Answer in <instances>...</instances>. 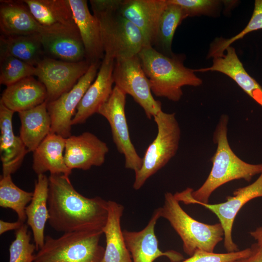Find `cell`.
I'll list each match as a JSON object with an SVG mask.
<instances>
[{"mask_svg": "<svg viewBox=\"0 0 262 262\" xmlns=\"http://www.w3.org/2000/svg\"><path fill=\"white\" fill-rule=\"evenodd\" d=\"M115 60L103 58L94 82L79 103L71 122L72 126L84 123L98 111L112 93Z\"/></svg>", "mask_w": 262, "mask_h": 262, "instance_id": "17", "label": "cell"}, {"mask_svg": "<svg viewBox=\"0 0 262 262\" xmlns=\"http://www.w3.org/2000/svg\"><path fill=\"white\" fill-rule=\"evenodd\" d=\"M48 192L49 177L44 174L37 175L32 199L25 209L27 224L32 230L37 251L44 244L45 228L49 217L48 208Z\"/></svg>", "mask_w": 262, "mask_h": 262, "instance_id": "25", "label": "cell"}, {"mask_svg": "<svg viewBox=\"0 0 262 262\" xmlns=\"http://www.w3.org/2000/svg\"><path fill=\"white\" fill-rule=\"evenodd\" d=\"M233 195L227 196L226 201L220 203H195L207 208L218 217L223 229L224 246L227 252L239 250L232 239L233 223L238 212L246 203L254 198L262 197V172L254 182L236 189Z\"/></svg>", "mask_w": 262, "mask_h": 262, "instance_id": "13", "label": "cell"}, {"mask_svg": "<svg viewBox=\"0 0 262 262\" xmlns=\"http://www.w3.org/2000/svg\"><path fill=\"white\" fill-rule=\"evenodd\" d=\"M126 99V94L115 86L110 97L97 113L108 121L114 142L118 152L124 156L125 167L135 173L141 167L142 158L137 152L130 136L125 110Z\"/></svg>", "mask_w": 262, "mask_h": 262, "instance_id": "9", "label": "cell"}, {"mask_svg": "<svg viewBox=\"0 0 262 262\" xmlns=\"http://www.w3.org/2000/svg\"><path fill=\"white\" fill-rule=\"evenodd\" d=\"M251 250V247L235 252L221 253L197 250L189 258L180 262H233L249 255Z\"/></svg>", "mask_w": 262, "mask_h": 262, "instance_id": "34", "label": "cell"}, {"mask_svg": "<svg viewBox=\"0 0 262 262\" xmlns=\"http://www.w3.org/2000/svg\"><path fill=\"white\" fill-rule=\"evenodd\" d=\"M48 208L49 224L63 233L102 231L108 214V201L82 196L75 189L69 176L64 174L49 177Z\"/></svg>", "mask_w": 262, "mask_h": 262, "instance_id": "1", "label": "cell"}, {"mask_svg": "<svg viewBox=\"0 0 262 262\" xmlns=\"http://www.w3.org/2000/svg\"><path fill=\"white\" fill-rule=\"evenodd\" d=\"M161 217L160 208L154 211L147 225L138 231L124 230L127 247L133 262H153L157 258L164 256L171 262H180L183 255L173 250L163 251L159 247L158 240L155 233V227Z\"/></svg>", "mask_w": 262, "mask_h": 262, "instance_id": "14", "label": "cell"}, {"mask_svg": "<svg viewBox=\"0 0 262 262\" xmlns=\"http://www.w3.org/2000/svg\"><path fill=\"white\" fill-rule=\"evenodd\" d=\"M138 56L156 97L178 101L183 95L182 87L198 86L202 83L194 69L184 66L181 56L165 55L151 46L145 47Z\"/></svg>", "mask_w": 262, "mask_h": 262, "instance_id": "4", "label": "cell"}, {"mask_svg": "<svg viewBox=\"0 0 262 262\" xmlns=\"http://www.w3.org/2000/svg\"><path fill=\"white\" fill-rule=\"evenodd\" d=\"M47 99L44 85L33 76H29L6 86L0 101L9 109L18 113L39 105Z\"/></svg>", "mask_w": 262, "mask_h": 262, "instance_id": "21", "label": "cell"}, {"mask_svg": "<svg viewBox=\"0 0 262 262\" xmlns=\"http://www.w3.org/2000/svg\"><path fill=\"white\" fill-rule=\"evenodd\" d=\"M0 83L8 86L35 75V67L6 53H0Z\"/></svg>", "mask_w": 262, "mask_h": 262, "instance_id": "31", "label": "cell"}, {"mask_svg": "<svg viewBox=\"0 0 262 262\" xmlns=\"http://www.w3.org/2000/svg\"><path fill=\"white\" fill-rule=\"evenodd\" d=\"M260 29H262V0H256L252 15L246 27L230 38H216L211 45L208 57L213 58L223 56L226 49L232 43L242 38L246 34Z\"/></svg>", "mask_w": 262, "mask_h": 262, "instance_id": "32", "label": "cell"}, {"mask_svg": "<svg viewBox=\"0 0 262 262\" xmlns=\"http://www.w3.org/2000/svg\"><path fill=\"white\" fill-rule=\"evenodd\" d=\"M39 34L46 56L71 62L85 59L84 48L76 23L42 26Z\"/></svg>", "mask_w": 262, "mask_h": 262, "instance_id": "12", "label": "cell"}, {"mask_svg": "<svg viewBox=\"0 0 262 262\" xmlns=\"http://www.w3.org/2000/svg\"><path fill=\"white\" fill-rule=\"evenodd\" d=\"M33 192L25 191L13 181L11 175H1L0 180V206L10 208L17 214L18 220H27L26 207L31 201Z\"/></svg>", "mask_w": 262, "mask_h": 262, "instance_id": "30", "label": "cell"}, {"mask_svg": "<svg viewBox=\"0 0 262 262\" xmlns=\"http://www.w3.org/2000/svg\"><path fill=\"white\" fill-rule=\"evenodd\" d=\"M187 17L181 7L167 0V4L160 17L155 46L159 52L167 56L174 55L171 46L175 31Z\"/></svg>", "mask_w": 262, "mask_h": 262, "instance_id": "29", "label": "cell"}, {"mask_svg": "<svg viewBox=\"0 0 262 262\" xmlns=\"http://www.w3.org/2000/svg\"><path fill=\"white\" fill-rule=\"evenodd\" d=\"M14 113L0 101V153L2 175L15 173L29 152L20 137L14 133L12 118Z\"/></svg>", "mask_w": 262, "mask_h": 262, "instance_id": "19", "label": "cell"}, {"mask_svg": "<svg viewBox=\"0 0 262 262\" xmlns=\"http://www.w3.org/2000/svg\"><path fill=\"white\" fill-rule=\"evenodd\" d=\"M118 0H91L100 29L104 58L114 60L136 55L149 46L140 31L118 9Z\"/></svg>", "mask_w": 262, "mask_h": 262, "instance_id": "3", "label": "cell"}, {"mask_svg": "<svg viewBox=\"0 0 262 262\" xmlns=\"http://www.w3.org/2000/svg\"><path fill=\"white\" fill-rule=\"evenodd\" d=\"M180 5L187 16L210 15L216 10L221 1L215 0H169Z\"/></svg>", "mask_w": 262, "mask_h": 262, "instance_id": "35", "label": "cell"}, {"mask_svg": "<svg viewBox=\"0 0 262 262\" xmlns=\"http://www.w3.org/2000/svg\"><path fill=\"white\" fill-rule=\"evenodd\" d=\"M68 0L83 44L85 59L91 64L100 63L105 54L97 19L91 14L86 0Z\"/></svg>", "mask_w": 262, "mask_h": 262, "instance_id": "18", "label": "cell"}, {"mask_svg": "<svg viewBox=\"0 0 262 262\" xmlns=\"http://www.w3.org/2000/svg\"><path fill=\"white\" fill-rule=\"evenodd\" d=\"M24 224L22 222L17 220V221L14 222H9L4 221L3 220H0V234L12 230H17Z\"/></svg>", "mask_w": 262, "mask_h": 262, "instance_id": "37", "label": "cell"}, {"mask_svg": "<svg viewBox=\"0 0 262 262\" xmlns=\"http://www.w3.org/2000/svg\"><path fill=\"white\" fill-rule=\"evenodd\" d=\"M113 78L115 86L131 95L149 119L162 110L161 102L153 97L149 81L138 55L115 60Z\"/></svg>", "mask_w": 262, "mask_h": 262, "instance_id": "8", "label": "cell"}, {"mask_svg": "<svg viewBox=\"0 0 262 262\" xmlns=\"http://www.w3.org/2000/svg\"><path fill=\"white\" fill-rule=\"evenodd\" d=\"M153 118L157 134L145 151L141 168L135 173L133 187L136 190L175 156L179 147L181 132L175 114L162 110Z\"/></svg>", "mask_w": 262, "mask_h": 262, "instance_id": "7", "label": "cell"}, {"mask_svg": "<svg viewBox=\"0 0 262 262\" xmlns=\"http://www.w3.org/2000/svg\"><path fill=\"white\" fill-rule=\"evenodd\" d=\"M0 53H6L36 66L46 56L39 33L15 36L1 35Z\"/></svg>", "mask_w": 262, "mask_h": 262, "instance_id": "27", "label": "cell"}, {"mask_svg": "<svg viewBox=\"0 0 262 262\" xmlns=\"http://www.w3.org/2000/svg\"><path fill=\"white\" fill-rule=\"evenodd\" d=\"M18 113L21 122L19 137L28 152H33L50 131L47 101Z\"/></svg>", "mask_w": 262, "mask_h": 262, "instance_id": "26", "label": "cell"}, {"mask_svg": "<svg viewBox=\"0 0 262 262\" xmlns=\"http://www.w3.org/2000/svg\"><path fill=\"white\" fill-rule=\"evenodd\" d=\"M229 120L228 115H221L213 132V140L217 147L211 159L212 167L207 178L196 190L187 188L174 194L179 202L185 204L208 203L212 193L224 184L240 179L249 182L254 176L262 172V163H246L238 157L231 148L227 136Z\"/></svg>", "mask_w": 262, "mask_h": 262, "instance_id": "2", "label": "cell"}, {"mask_svg": "<svg viewBox=\"0 0 262 262\" xmlns=\"http://www.w3.org/2000/svg\"><path fill=\"white\" fill-rule=\"evenodd\" d=\"M225 51L226 53L223 56L213 58L211 66L194 69V71H217L227 75L262 107V87L246 71L234 48L229 46Z\"/></svg>", "mask_w": 262, "mask_h": 262, "instance_id": "20", "label": "cell"}, {"mask_svg": "<svg viewBox=\"0 0 262 262\" xmlns=\"http://www.w3.org/2000/svg\"><path fill=\"white\" fill-rule=\"evenodd\" d=\"M32 14L42 26L73 25L75 22L68 0H24Z\"/></svg>", "mask_w": 262, "mask_h": 262, "instance_id": "28", "label": "cell"}, {"mask_svg": "<svg viewBox=\"0 0 262 262\" xmlns=\"http://www.w3.org/2000/svg\"><path fill=\"white\" fill-rule=\"evenodd\" d=\"M102 231L64 233L59 237H45L33 262H101L105 248L99 244Z\"/></svg>", "mask_w": 262, "mask_h": 262, "instance_id": "6", "label": "cell"}, {"mask_svg": "<svg viewBox=\"0 0 262 262\" xmlns=\"http://www.w3.org/2000/svg\"><path fill=\"white\" fill-rule=\"evenodd\" d=\"M167 0H118L121 14L142 33L149 46L155 45L159 20Z\"/></svg>", "mask_w": 262, "mask_h": 262, "instance_id": "16", "label": "cell"}, {"mask_svg": "<svg viewBox=\"0 0 262 262\" xmlns=\"http://www.w3.org/2000/svg\"><path fill=\"white\" fill-rule=\"evenodd\" d=\"M66 139L62 136L50 132L33 152V170L37 175L49 171L50 174L72 173L64 160Z\"/></svg>", "mask_w": 262, "mask_h": 262, "instance_id": "23", "label": "cell"}, {"mask_svg": "<svg viewBox=\"0 0 262 262\" xmlns=\"http://www.w3.org/2000/svg\"><path fill=\"white\" fill-rule=\"evenodd\" d=\"M108 218L102 229L106 246L101 262H133L121 228L124 207L115 201H108Z\"/></svg>", "mask_w": 262, "mask_h": 262, "instance_id": "24", "label": "cell"}, {"mask_svg": "<svg viewBox=\"0 0 262 262\" xmlns=\"http://www.w3.org/2000/svg\"><path fill=\"white\" fill-rule=\"evenodd\" d=\"M101 63L92 64L86 73L68 91L56 99L47 102L51 121L50 131L67 138L71 135V122L77 107L98 74Z\"/></svg>", "mask_w": 262, "mask_h": 262, "instance_id": "11", "label": "cell"}, {"mask_svg": "<svg viewBox=\"0 0 262 262\" xmlns=\"http://www.w3.org/2000/svg\"><path fill=\"white\" fill-rule=\"evenodd\" d=\"M42 29L23 0H0V29L5 36L39 33Z\"/></svg>", "mask_w": 262, "mask_h": 262, "instance_id": "22", "label": "cell"}, {"mask_svg": "<svg viewBox=\"0 0 262 262\" xmlns=\"http://www.w3.org/2000/svg\"><path fill=\"white\" fill-rule=\"evenodd\" d=\"M174 195L164 194V203L160 208L161 217L166 219L181 238L184 252L191 256L197 250L213 252L224 238L220 223L207 224L199 222L186 213Z\"/></svg>", "mask_w": 262, "mask_h": 262, "instance_id": "5", "label": "cell"}, {"mask_svg": "<svg viewBox=\"0 0 262 262\" xmlns=\"http://www.w3.org/2000/svg\"><path fill=\"white\" fill-rule=\"evenodd\" d=\"M28 225L23 224L16 232L15 239L9 247V262H33L35 244L31 242V233Z\"/></svg>", "mask_w": 262, "mask_h": 262, "instance_id": "33", "label": "cell"}, {"mask_svg": "<svg viewBox=\"0 0 262 262\" xmlns=\"http://www.w3.org/2000/svg\"><path fill=\"white\" fill-rule=\"evenodd\" d=\"M251 253L246 257L238 259L233 262H262V247L257 243L251 246Z\"/></svg>", "mask_w": 262, "mask_h": 262, "instance_id": "36", "label": "cell"}, {"mask_svg": "<svg viewBox=\"0 0 262 262\" xmlns=\"http://www.w3.org/2000/svg\"><path fill=\"white\" fill-rule=\"evenodd\" d=\"M91 65L86 59L71 62L45 56L35 66L34 76L46 88L47 101L54 100L70 90Z\"/></svg>", "mask_w": 262, "mask_h": 262, "instance_id": "10", "label": "cell"}, {"mask_svg": "<svg viewBox=\"0 0 262 262\" xmlns=\"http://www.w3.org/2000/svg\"><path fill=\"white\" fill-rule=\"evenodd\" d=\"M109 152L107 144L90 132L71 135L66 139L64 160L71 170H87L101 166Z\"/></svg>", "mask_w": 262, "mask_h": 262, "instance_id": "15", "label": "cell"}, {"mask_svg": "<svg viewBox=\"0 0 262 262\" xmlns=\"http://www.w3.org/2000/svg\"><path fill=\"white\" fill-rule=\"evenodd\" d=\"M249 234L256 241L257 244L262 247V226L257 228L255 230L250 231Z\"/></svg>", "mask_w": 262, "mask_h": 262, "instance_id": "38", "label": "cell"}]
</instances>
